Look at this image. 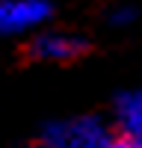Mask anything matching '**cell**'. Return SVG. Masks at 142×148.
I'll return each mask as SVG.
<instances>
[{"label":"cell","instance_id":"277c9868","mask_svg":"<svg viewBox=\"0 0 142 148\" xmlns=\"http://www.w3.org/2000/svg\"><path fill=\"white\" fill-rule=\"evenodd\" d=\"M113 130L142 148V86L124 89L113 101Z\"/></svg>","mask_w":142,"mask_h":148},{"label":"cell","instance_id":"3957f363","mask_svg":"<svg viewBox=\"0 0 142 148\" xmlns=\"http://www.w3.org/2000/svg\"><path fill=\"white\" fill-rule=\"evenodd\" d=\"M53 18V0H0V36L24 39L44 30Z\"/></svg>","mask_w":142,"mask_h":148},{"label":"cell","instance_id":"5b68a950","mask_svg":"<svg viewBox=\"0 0 142 148\" xmlns=\"http://www.w3.org/2000/svg\"><path fill=\"white\" fill-rule=\"evenodd\" d=\"M136 21H139V9L130 6V3L110 6V12H106V24H110L113 30H127V27H133Z\"/></svg>","mask_w":142,"mask_h":148},{"label":"cell","instance_id":"6da1fadb","mask_svg":"<svg viewBox=\"0 0 142 148\" xmlns=\"http://www.w3.org/2000/svg\"><path fill=\"white\" fill-rule=\"evenodd\" d=\"M113 139V121L101 116H68L47 121L33 148H110Z\"/></svg>","mask_w":142,"mask_h":148},{"label":"cell","instance_id":"7a4b0ae2","mask_svg":"<svg viewBox=\"0 0 142 148\" xmlns=\"http://www.w3.org/2000/svg\"><path fill=\"white\" fill-rule=\"evenodd\" d=\"M89 53V39L74 30L44 27L30 36L27 42V59L42 65H71Z\"/></svg>","mask_w":142,"mask_h":148}]
</instances>
